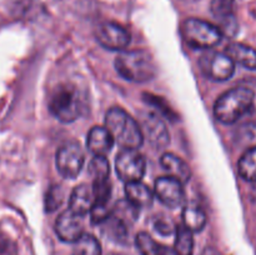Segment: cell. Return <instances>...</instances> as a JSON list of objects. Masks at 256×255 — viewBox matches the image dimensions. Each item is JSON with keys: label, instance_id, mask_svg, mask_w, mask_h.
<instances>
[{"label": "cell", "instance_id": "6da1fadb", "mask_svg": "<svg viewBox=\"0 0 256 255\" xmlns=\"http://www.w3.org/2000/svg\"><path fill=\"white\" fill-rule=\"evenodd\" d=\"M115 69L122 79L132 82H148L156 75L152 54L144 49L122 52L115 59Z\"/></svg>", "mask_w": 256, "mask_h": 255}, {"label": "cell", "instance_id": "7a4b0ae2", "mask_svg": "<svg viewBox=\"0 0 256 255\" xmlns=\"http://www.w3.org/2000/svg\"><path fill=\"white\" fill-rule=\"evenodd\" d=\"M105 125L115 142L124 149H139L144 142V132L140 125L122 108H112L106 112Z\"/></svg>", "mask_w": 256, "mask_h": 255}, {"label": "cell", "instance_id": "3957f363", "mask_svg": "<svg viewBox=\"0 0 256 255\" xmlns=\"http://www.w3.org/2000/svg\"><path fill=\"white\" fill-rule=\"evenodd\" d=\"M254 100L255 92L250 88L239 86L228 90L215 102V118L224 125L234 124L252 109Z\"/></svg>", "mask_w": 256, "mask_h": 255}, {"label": "cell", "instance_id": "277c9868", "mask_svg": "<svg viewBox=\"0 0 256 255\" xmlns=\"http://www.w3.org/2000/svg\"><path fill=\"white\" fill-rule=\"evenodd\" d=\"M49 110L52 116L64 124L75 122L82 112L79 89L70 82L58 85L50 95Z\"/></svg>", "mask_w": 256, "mask_h": 255}, {"label": "cell", "instance_id": "5b68a950", "mask_svg": "<svg viewBox=\"0 0 256 255\" xmlns=\"http://www.w3.org/2000/svg\"><path fill=\"white\" fill-rule=\"evenodd\" d=\"M182 35L186 44L192 49H212L222 39L220 28L195 18H190L182 22Z\"/></svg>", "mask_w": 256, "mask_h": 255}, {"label": "cell", "instance_id": "8992f818", "mask_svg": "<svg viewBox=\"0 0 256 255\" xmlns=\"http://www.w3.org/2000/svg\"><path fill=\"white\" fill-rule=\"evenodd\" d=\"M115 170L125 184L140 182L146 172V160L138 149H124L115 159Z\"/></svg>", "mask_w": 256, "mask_h": 255}, {"label": "cell", "instance_id": "52a82bcc", "mask_svg": "<svg viewBox=\"0 0 256 255\" xmlns=\"http://www.w3.org/2000/svg\"><path fill=\"white\" fill-rule=\"evenodd\" d=\"M56 169L65 179H75L82 172L85 162V155L80 144L75 142H68L58 149Z\"/></svg>", "mask_w": 256, "mask_h": 255}, {"label": "cell", "instance_id": "ba28073f", "mask_svg": "<svg viewBox=\"0 0 256 255\" xmlns=\"http://www.w3.org/2000/svg\"><path fill=\"white\" fill-rule=\"evenodd\" d=\"M199 66L202 74L214 82H226L235 72V62L225 52H205L200 58Z\"/></svg>", "mask_w": 256, "mask_h": 255}, {"label": "cell", "instance_id": "9c48e42d", "mask_svg": "<svg viewBox=\"0 0 256 255\" xmlns=\"http://www.w3.org/2000/svg\"><path fill=\"white\" fill-rule=\"evenodd\" d=\"M95 38L102 48L112 52L125 50L132 40L129 32L125 28L112 22L100 24L95 29Z\"/></svg>", "mask_w": 256, "mask_h": 255}, {"label": "cell", "instance_id": "30bf717a", "mask_svg": "<svg viewBox=\"0 0 256 255\" xmlns=\"http://www.w3.org/2000/svg\"><path fill=\"white\" fill-rule=\"evenodd\" d=\"M154 194L162 204L170 209H176L182 206L185 200V190L182 182L169 175L156 179Z\"/></svg>", "mask_w": 256, "mask_h": 255}, {"label": "cell", "instance_id": "8fae6325", "mask_svg": "<svg viewBox=\"0 0 256 255\" xmlns=\"http://www.w3.org/2000/svg\"><path fill=\"white\" fill-rule=\"evenodd\" d=\"M82 218L70 209L64 210L58 216L55 222V232L58 238L64 242L74 244L75 242H78L84 234V224Z\"/></svg>", "mask_w": 256, "mask_h": 255}, {"label": "cell", "instance_id": "7c38bea8", "mask_svg": "<svg viewBox=\"0 0 256 255\" xmlns=\"http://www.w3.org/2000/svg\"><path fill=\"white\" fill-rule=\"evenodd\" d=\"M142 132L144 138L156 149H162L170 142V135L160 116L154 114L146 115L142 120Z\"/></svg>", "mask_w": 256, "mask_h": 255}, {"label": "cell", "instance_id": "4fadbf2b", "mask_svg": "<svg viewBox=\"0 0 256 255\" xmlns=\"http://www.w3.org/2000/svg\"><path fill=\"white\" fill-rule=\"evenodd\" d=\"M114 142V138L106 128L94 126L88 132V149L95 156H105L112 150Z\"/></svg>", "mask_w": 256, "mask_h": 255}, {"label": "cell", "instance_id": "5bb4252c", "mask_svg": "<svg viewBox=\"0 0 256 255\" xmlns=\"http://www.w3.org/2000/svg\"><path fill=\"white\" fill-rule=\"evenodd\" d=\"M94 205V192L86 184H80L72 192L69 199V209L75 214L84 216L90 214Z\"/></svg>", "mask_w": 256, "mask_h": 255}, {"label": "cell", "instance_id": "9a60e30c", "mask_svg": "<svg viewBox=\"0 0 256 255\" xmlns=\"http://www.w3.org/2000/svg\"><path fill=\"white\" fill-rule=\"evenodd\" d=\"M162 166L164 168L165 172L169 174V176L174 178V179L179 180L180 182L185 184L192 178V170L190 166L178 155L172 154V152H165L160 159Z\"/></svg>", "mask_w": 256, "mask_h": 255}, {"label": "cell", "instance_id": "2e32d148", "mask_svg": "<svg viewBox=\"0 0 256 255\" xmlns=\"http://www.w3.org/2000/svg\"><path fill=\"white\" fill-rule=\"evenodd\" d=\"M224 52L232 58L235 64L242 65L245 69L256 70V50L254 48L242 42H230Z\"/></svg>", "mask_w": 256, "mask_h": 255}, {"label": "cell", "instance_id": "e0dca14e", "mask_svg": "<svg viewBox=\"0 0 256 255\" xmlns=\"http://www.w3.org/2000/svg\"><path fill=\"white\" fill-rule=\"evenodd\" d=\"M125 195H126L128 202H132L138 209L152 206L155 198L154 192L142 182H128L125 185Z\"/></svg>", "mask_w": 256, "mask_h": 255}, {"label": "cell", "instance_id": "ac0fdd59", "mask_svg": "<svg viewBox=\"0 0 256 255\" xmlns=\"http://www.w3.org/2000/svg\"><path fill=\"white\" fill-rule=\"evenodd\" d=\"M135 246L140 255H175L174 250L158 242L152 235L145 232L136 235Z\"/></svg>", "mask_w": 256, "mask_h": 255}, {"label": "cell", "instance_id": "d6986e66", "mask_svg": "<svg viewBox=\"0 0 256 255\" xmlns=\"http://www.w3.org/2000/svg\"><path fill=\"white\" fill-rule=\"evenodd\" d=\"M232 4L234 0H212V12L218 20L224 22V28L222 29V34L229 32L232 29V32H236V24L232 16Z\"/></svg>", "mask_w": 256, "mask_h": 255}, {"label": "cell", "instance_id": "ffe728a7", "mask_svg": "<svg viewBox=\"0 0 256 255\" xmlns=\"http://www.w3.org/2000/svg\"><path fill=\"white\" fill-rule=\"evenodd\" d=\"M182 225L192 232H199L206 225V215L199 206L188 205L182 210Z\"/></svg>", "mask_w": 256, "mask_h": 255}, {"label": "cell", "instance_id": "44dd1931", "mask_svg": "<svg viewBox=\"0 0 256 255\" xmlns=\"http://www.w3.org/2000/svg\"><path fill=\"white\" fill-rule=\"evenodd\" d=\"M238 172L245 182H256V146L248 149L238 162Z\"/></svg>", "mask_w": 256, "mask_h": 255}, {"label": "cell", "instance_id": "7402d4cb", "mask_svg": "<svg viewBox=\"0 0 256 255\" xmlns=\"http://www.w3.org/2000/svg\"><path fill=\"white\" fill-rule=\"evenodd\" d=\"M175 255H192L194 254V238L192 232L180 225L175 230V242H174Z\"/></svg>", "mask_w": 256, "mask_h": 255}, {"label": "cell", "instance_id": "603a6c76", "mask_svg": "<svg viewBox=\"0 0 256 255\" xmlns=\"http://www.w3.org/2000/svg\"><path fill=\"white\" fill-rule=\"evenodd\" d=\"M72 255H102V246L94 235L84 232L82 236L74 242Z\"/></svg>", "mask_w": 256, "mask_h": 255}, {"label": "cell", "instance_id": "cb8c5ba5", "mask_svg": "<svg viewBox=\"0 0 256 255\" xmlns=\"http://www.w3.org/2000/svg\"><path fill=\"white\" fill-rule=\"evenodd\" d=\"M89 174L92 182H105L110 178V165L105 156H94L89 164Z\"/></svg>", "mask_w": 256, "mask_h": 255}, {"label": "cell", "instance_id": "d4e9b609", "mask_svg": "<svg viewBox=\"0 0 256 255\" xmlns=\"http://www.w3.org/2000/svg\"><path fill=\"white\" fill-rule=\"evenodd\" d=\"M64 202V192L59 185H52L49 188L45 195V210L49 212H55L58 208L62 206Z\"/></svg>", "mask_w": 256, "mask_h": 255}, {"label": "cell", "instance_id": "484cf974", "mask_svg": "<svg viewBox=\"0 0 256 255\" xmlns=\"http://www.w3.org/2000/svg\"><path fill=\"white\" fill-rule=\"evenodd\" d=\"M144 100L148 102V104L152 105V106H156V109L159 110V112L162 115H165V116H168L169 119H172V116H174V114H172V109L170 108H168V105H164L162 102H164V100L162 99H159L158 96H154V95L152 94H144Z\"/></svg>", "mask_w": 256, "mask_h": 255}, {"label": "cell", "instance_id": "4316f807", "mask_svg": "<svg viewBox=\"0 0 256 255\" xmlns=\"http://www.w3.org/2000/svg\"><path fill=\"white\" fill-rule=\"evenodd\" d=\"M154 228L155 230L162 235H170L176 230V228L172 226V222L165 219H156V222H155L154 224Z\"/></svg>", "mask_w": 256, "mask_h": 255}, {"label": "cell", "instance_id": "83f0119b", "mask_svg": "<svg viewBox=\"0 0 256 255\" xmlns=\"http://www.w3.org/2000/svg\"><path fill=\"white\" fill-rule=\"evenodd\" d=\"M5 250V239L2 238V235L0 234V252Z\"/></svg>", "mask_w": 256, "mask_h": 255}, {"label": "cell", "instance_id": "f1b7e54d", "mask_svg": "<svg viewBox=\"0 0 256 255\" xmlns=\"http://www.w3.org/2000/svg\"><path fill=\"white\" fill-rule=\"evenodd\" d=\"M109 255H126V254H122V252H112V254Z\"/></svg>", "mask_w": 256, "mask_h": 255}]
</instances>
